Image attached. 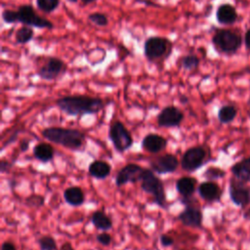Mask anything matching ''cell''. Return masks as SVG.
<instances>
[{"instance_id":"6da1fadb","label":"cell","mask_w":250,"mask_h":250,"mask_svg":"<svg viewBox=\"0 0 250 250\" xmlns=\"http://www.w3.org/2000/svg\"><path fill=\"white\" fill-rule=\"evenodd\" d=\"M57 106L67 115L77 116L98 113L104 107V102L98 97L86 95H70L56 101Z\"/></svg>"},{"instance_id":"7a4b0ae2","label":"cell","mask_w":250,"mask_h":250,"mask_svg":"<svg viewBox=\"0 0 250 250\" xmlns=\"http://www.w3.org/2000/svg\"><path fill=\"white\" fill-rule=\"evenodd\" d=\"M41 134L48 141L70 149L80 148L85 142V134L74 128L47 127Z\"/></svg>"},{"instance_id":"3957f363","label":"cell","mask_w":250,"mask_h":250,"mask_svg":"<svg viewBox=\"0 0 250 250\" xmlns=\"http://www.w3.org/2000/svg\"><path fill=\"white\" fill-rule=\"evenodd\" d=\"M211 42L219 54L233 55L242 45V36L236 30L217 28L212 36Z\"/></svg>"},{"instance_id":"277c9868","label":"cell","mask_w":250,"mask_h":250,"mask_svg":"<svg viewBox=\"0 0 250 250\" xmlns=\"http://www.w3.org/2000/svg\"><path fill=\"white\" fill-rule=\"evenodd\" d=\"M141 188L153 196L154 202L161 208H166V193L162 181L151 169H145L140 181Z\"/></svg>"},{"instance_id":"5b68a950","label":"cell","mask_w":250,"mask_h":250,"mask_svg":"<svg viewBox=\"0 0 250 250\" xmlns=\"http://www.w3.org/2000/svg\"><path fill=\"white\" fill-rule=\"evenodd\" d=\"M172 50L171 41L162 36H150L144 43V55L149 62L168 56Z\"/></svg>"},{"instance_id":"8992f818","label":"cell","mask_w":250,"mask_h":250,"mask_svg":"<svg viewBox=\"0 0 250 250\" xmlns=\"http://www.w3.org/2000/svg\"><path fill=\"white\" fill-rule=\"evenodd\" d=\"M17 13V22L22 23V25H28L31 27H37V28H47V29H53L54 23L40 16L36 13L35 9L32 5L29 4H23L19 7L18 10H16Z\"/></svg>"},{"instance_id":"52a82bcc","label":"cell","mask_w":250,"mask_h":250,"mask_svg":"<svg viewBox=\"0 0 250 250\" xmlns=\"http://www.w3.org/2000/svg\"><path fill=\"white\" fill-rule=\"evenodd\" d=\"M108 139L118 152L129 149L134 143L131 133L120 120H114L108 130Z\"/></svg>"},{"instance_id":"ba28073f","label":"cell","mask_w":250,"mask_h":250,"mask_svg":"<svg viewBox=\"0 0 250 250\" xmlns=\"http://www.w3.org/2000/svg\"><path fill=\"white\" fill-rule=\"evenodd\" d=\"M208 161V152L202 146L188 148L181 159V167L188 172H194Z\"/></svg>"},{"instance_id":"9c48e42d","label":"cell","mask_w":250,"mask_h":250,"mask_svg":"<svg viewBox=\"0 0 250 250\" xmlns=\"http://www.w3.org/2000/svg\"><path fill=\"white\" fill-rule=\"evenodd\" d=\"M246 184L247 183L232 177L229 180V193L231 202L242 209L247 208L250 204V188Z\"/></svg>"},{"instance_id":"30bf717a","label":"cell","mask_w":250,"mask_h":250,"mask_svg":"<svg viewBox=\"0 0 250 250\" xmlns=\"http://www.w3.org/2000/svg\"><path fill=\"white\" fill-rule=\"evenodd\" d=\"M67 68L66 63L57 57H49L43 65L37 69V75L47 81H53L62 75Z\"/></svg>"},{"instance_id":"8fae6325","label":"cell","mask_w":250,"mask_h":250,"mask_svg":"<svg viewBox=\"0 0 250 250\" xmlns=\"http://www.w3.org/2000/svg\"><path fill=\"white\" fill-rule=\"evenodd\" d=\"M145 168L136 163H128L123 166L116 174L115 185L122 187L128 183H138L141 181Z\"/></svg>"},{"instance_id":"7c38bea8","label":"cell","mask_w":250,"mask_h":250,"mask_svg":"<svg viewBox=\"0 0 250 250\" xmlns=\"http://www.w3.org/2000/svg\"><path fill=\"white\" fill-rule=\"evenodd\" d=\"M184 119V112L175 105H167L157 115V124L164 128H173L181 125Z\"/></svg>"},{"instance_id":"4fadbf2b","label":"cell","mask_w":250,"mask_h":250,"mask_svg":"<svg viewBox=\"0 0 250 250\" xmlns=\"http://www.w3.org/2000/svg\"><path fill=\"white\" fill-rule=\"evenodd\" d=\"M179 166V159L176 155L166 153L149 161L150 169L159 175L173 173Z\"/></svg>"},{"instance_id":"5bb4252c","label":"cell","mask_w":250,"mask_h":250,"mask_svg":"<svg viewBox=\"0 0 250 250\" xmlns=\"http://www.w3.org/2000/svg\"><path fill=\"white\" fill-rule=\"evenodd\" d=\"M197 192L199 196L207 202H219L223 194L221 187L215 181L211 180L200 183L197 187Z\"/></svg>"},{"instance_id":"9a60e30c","label":"cell","mask_w":250,"mask_h":250,"mask_svg":"<svg viewBox=\"0 0 250 250\" xmlns=\"http://www.w3.org/2000/svg\"><path fill=\"white\" fill-rule=\"evenodd\" d=\"M178 219L183 225L190 228H201L203 221V214L201 210L194 206H187L184 211H182Z\"/></svg>"},{"instance_id":"2e32d148","label":"cell","mask_w":250,"mask_h":250,"mask_svg":"<svg viewBox=\"0 0 250 250\" xmlns=\"http://www.w3.org/2000/svg\"><path fill=\"white\" fill-rule=\"evenodd\" d=\"M216 20L222 25H231L238 20V14L233 5L223 3L216 10Z\"/></svg>"},{"instance_id":"e0dca14e","label":"cell","mask_w":250,"mask_h":250,"mask_svg":"<svg viewBox=\"0 0 250 250\" xmlns=\"http://www.w3.org/2000/svg\"><path fill=\"white\" fill-rule=\"evenodd\" d=\"M143 148L150 153H157L164 150L167 146V140L155 133L146 134L142 141Z\"/></svg>"},{"instance_id":"ac0fdd59","label":"cell","mask_w":250,"mask_h":250,"mask_svg":"<svg viewBox=\"0 0 250 250\" xmlns=\"http://www.w3.org/2000/svg\"><path fill=\"white\" fill-rule=\"evenodd\" d=\"M230 172L236 179L250 183V156L242 158L230 167Z\"/></svg>"},{"instance_id":"d6986e66","label":"cell","mask_w":250,"mask_h":250,"mask_svg":"<svg viewBox=\"0 0 250 250\" xmlns=\"http://www.w3.org/2000/svg\"><path fill=\"white\" fill-rule=\"evenodd\" d=\"M88 172L93 178L103 180L109 176L111 172V166L106 161L97 159L90 163L88 167Z\"/></svg>"},{"instance_id":"ffe728a7","label":"cell","mask_w":250,"mask_h":250,"mask_svg":"<svg viewBox=\"0 0 250 250\" xmlns=\"http://www.w3.org/2000/svg\"><path fill=\"white\" fill-rule=\"evenodd\" d=\"M197 180L193 177L185 176L177 180L176 182V189L179 194L183 197L191 196L196 189Z\"/></svg>"},{"instance_id":"44dd1931","label":"cell","mask_w":250,"mask_h":250,"mask_svg":"<svg viewBox=\"0 0 250 250\" xmlns=\"http://www.w3.org/2000/svg\"><path fill=\"white\" fill-rule=\"evenodd\" d=\"M63 198L66 203L71 206L77 207L84 203L85 195L81 188L69 187L63 190Z\"/></svg>"},{"instance_id":"7402d4cb","label":"cell","mask_w":250,"mask_h":250,"mask_svg":"<svg viewBox=\"0 0 250 250\" xmlns=\"http://www.w3.org/2000/svg\"><path fill=\"white\" fill-rule=\"evenodd\" d=\"M54 147L48 143H38L33 147V155L40 162L46 163L53 159L54 157Z\"/></svg>"},{"instance_id":"603a6c76","label":"cell","mask_w":250,"mask_h":250,"mask_svg":"<svg viewBox=\"0 0 250 250\" xmlns=\"http://www.w3.org/2000/svg\"><path fill=\"white\" fill-rule=\"evenodd\" d=\"M91 222L94 227L101 230H108L112 228V221L104 211L98 210L92 214Z\"/></svg>"},{"instance_id":"cb8c5ba5","label":"cell","mask_w":250,"mask_h":250,"mask_svg":"<svg viewBox=\"0 0 250 250\" xmlns=\"http://www.w3.org/2000/svg\"><path fill=\"white\" fill-rule=\"evenodd\" d=\"M237 115V107L233 104H225L222 105L217 113L218 120L222 124L231 123Z\"/></svg>"},{"instance_id":"d4e9b609","label":"cell","mask_w":250,"mask_h":250,"mask_svg":"<svg viewBox=\"0 0 250 250\" xmlns=\"http://www.w3.org/2000/svg\"><path fill=\"white\" fill-rule=\"evenodd\" d=\"M34 37V30L31 26L22 25L17 31L15 35L17 44H26L30 42Z\"/></svg>"},{"instance_id":"484cf974","label":"cell","mask_w":250,"mask_h":250,"mask_svg":"<svg viewBox=\"0 0 250 250\" xmlns=\"http://www.w3.org/2000/svg\"><path fill=\"white\" fill-rule=\"evenodd\" d=\"M179 65L181 68L186 70H194L199 66L200 60L196 55L188 54L181 57L178 61Z\"/></svg>"},{"instance_id":"4316f807","label":"cell","mask_w":250,"mask_h":250,"mask_svg":"<svg viewBox=\"0 0 250 250\" xmlns=\"http://www.w3.org/2000/svg\"><path fill=\"white\" fill-rule=\"evenodd\" d=\"M226 171L223 170L220 167H216V166H210L208 167L202 174V176L207 179V180H217V179H222L226 176Z\"/></svg>"},{"instance_id":"83f0119b","label":"cell","mask_w":250,"mask_h":250,"mask_svg":"<svg viewBox=\"0 0 250 250\" xmlns=\"http://www.w3.org/2000/svg\"><path fill=\"white\" fill-rule=\"evenodd\" d=\"M60 5V0H36L37 8L44 13L54 12Z\"/></svg>"},{"instance_id":"f1b7e54d","label":"cell","mask_w":250,"mask_h":250,"mask_svg":"<svg viewBox=\"0 0 250 250\" xmlns=\"http://www.w3.org/2000/svg\"><path fill=\"white\" fill-rule=\"evenodd\" d=\"M40 250H58L57 242L51 235H43L38 239Z\"/></svg>"},{"instance_id":"f546056e","label":"cell","mask_w":250,"mask_h":250,"mask_svg":"<svg viewBox=\"0 0 250 250\" xmlns=\"http://www.w3.org/2000/svg\"><path fill=\"white\" fill-rule=\"evenodd\" d=\"M88 20L98 26H106L108 24L107 17L100 12H94L88 15Z\"/></svg>"},{"instance_id":"4dcf8cb0","label":"cell","mask_w":250,"mask_h":250,"mask_svg":"<svg viewBox=\"0 0 250 250\" xmlns=\"http://www.w3.org/2000/svg\"><path fill=\"white\" fill-rule=\"evenodd\" d=\"M24 202H25V205H27L28 207L38 208L44 205L45 198L40 194H31L25 198Z\"/></svg>"},{"instance_id":"1f68e13d","label":"cell","mask_w":250,"mask_h":250,"mask_svg":"<svg viewBox=\"0 0 250 250\" xmlns=\"http://www.w3.org/2000/svg\"><path fill=\"white\" fill-rule=\"evenodd\" d=\"M96 239H97V241H98L100 244H102V245H104V246H108V245L111 243L112 237H111V235H110L109 233L104 231V232L99 233V234L96 236Z\"/></svg>"},{"instance_id":"d6a6232c","label":"cell","mask_w":250,"mask_h":250,"mask_svg":"<svg viewBox=\"0 0 250 250\" xmlns=\"http://www.w3.org/2000/svg\"><path fill=\"white\" fill-rule=\"evenodd\" d=\"M159 240H160V243L163 247H169V246L173 245V243H174L173 237H171L170 235H168L166 233H162L159 237Z\"/></svg>"},{"instance_id":"836d02e7","label":"cell","mask_w":250,"mask_h":250,"mask_svg":"<svg viewBox=\"0 0 250 250\" xmlns=\"http://www.w3.org/2000/svg\"><path fill=\"white\" fill-rule=\"evenodd\" d=\"M11 167H12V164H11L9 161L4 160V159H2V160L0 161V172H1V173L7 172Z\"/></svg>"},{"instance_id":"e575fe53","label":"cell","mask_w":250,"mask_h":250,"mask_svg":"<svg viewBox=\"0 0 250 250\" xmlns=\"http://www.w3.org/2000/svg\"><path fill=\"white\" fill-rule=\"evenodd\" d=\"M1 250H17L16 245L11 241H4L1 245Z\"/></svg>"},{"instance_id":"d590c367","label":"cell","mask_w":250,"mask_h":250,"mask_svg":"<svg viewBox=\"0 0 250 250\" xmlns=\"http://www.w3.org/2000/svg\"><path fill=\"white\" fill-rule=\"evenodd\" d=\"M243 39H244V44H245L246 48L250 50V28H248L247 31L245 32Z\"/></svg>"},{"instance_id":"8d00e7d4","label":"cell","mask_w":250,"mask_h":250,"mask_svg":"<svg viewBox=\"0 0 250 250\" xmlns=\"http://www.w3.org/2000/svg\"><path fill=\"white\" fill-rule=\"evenodd\" d=\"M60 250H74V249H73L72 245L69 242H64L61 245Z\"/></svg>"},{"instance_id":"74e56055","label":"cell","mask_w":250,"mask_h":250,"mask_svg":"<svg viewBox=\"0 0 250 250\" xmlns=\"http://www.w3.org/2000/svg\"><path fill=\"white\" fill-rule=\"evenodd\" d=\"M243 219L250 222V206L245 208V210L243 211Z\"/></svg>"},{"instance_id":"f35d334b","label":"cell","mask_w":250,"mask_h":250,"mask_svg":"<svg viewBox=\"0 0 250 250\" xmlns=\"http://www.w3.org/2000/svg\"><path fill=\"white\" fill-rule=\"evenodd\" d=\"M28 146H29V142L26 141V140H24V141H22L21 144V151H25V150L28 149Z\"/></svg>"},{"instance_id":"ab89813d","label":"cell","mask_w":250,"mask_h":250,"mask_svg":"<svg viewBox=\"0 0 250 250\" xmlns=\"http://www.w3.org/2000/svg\"><path fill=\"white\" fill-rule=\"evenodd\" d=\"M180 102H181L182 104H187V103L188 102V98L187 96H185V95H182V96L180 97Z\"/></svg>"},{"instance_id":"60d3db41","label":"cell","mask_w":250,"mask_h":250,"mask_svg":"<svg viewBox=\"0 0 250 250\" xmlns=\"http://www.w3.org/2000/svg\"><path fill=\"white\" fill-rule=\"evenodd\" d=\"M83 3H85V4H90V3H93V2H95V1H97V0H81Z\"/></svg>"},{"instance_id":"b9f144b4","label":"cell","mask_w":250,"mask_h":250,"mask_svg":"<svg viewBox=\"0 0 250 250\" xmlns=\"http://www.w3.org/2000/svg\"><path fill=\"white\" fill-rule=\"evenodd\" d=\"M68 1H69V2H72V3H75L77 0H68Z\"/></svg>"},{"instance_id":"7bdbcfd3","label":"cell","mask_w":250,"mask_h":250,"mask_svg":"<svg viewBox=\"0 0 250 250\" xmlns=\"http://www.w3.org/2000/svg\"><path fill=\"white\" fill-rule=\"evenodd\" d=\"M181 250H185V249H181Z\"/></svg>"}]
</instances>
